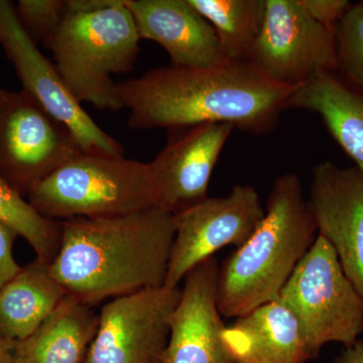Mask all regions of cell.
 Here are the masks:
<instances>
[{
    "label": "cell",
    "mask_w": 363,
    "mask_h": 363,
    "mask_svg": "<svg viewBox=\"0 0 363 363\" xmlns=\"http://www.w3.org/2000/svg\"><path fill=\"white\" fill-rule=\"evenodd\" d=\"M319 235L330 243L363 298V173L323 162L313 168L308 200Z\"/></svg>",
    "instance_id": "obj_12"
},
{
    "label": "cell",
    "mask_w": 363,
    "mask_h": 363,
    "mask_svg": "<svg viewBox=\"0 0 363 363\" xmlns=\"http://www.w3.org/2000/svg\"><path fill=\"white\" fill-rule=\"evenodd\" d=\"M50 264L35 257L0 288V340L32 335L67 297Z\"/></svg>",
    "instance_id": "obj_19"
},
{
    "label": "cell",
    "mask_w": 363,
    "mask_h": 363,
    "mask_svg": "<svg viewBox=\"0 0 363 363\" xmlns=\"http://www.w3.org/2000/svg\"><path fill=\"white\" fill-rule=\"evenodd\" d=\"M99 314L67 296L32 335L14 342L13 363H86Z\"/></svg>",
    "instance_id": "obj_18"
},
{
    "label": "cell",
    "mask_w": 363,
    "mask_h": 363,
    "mask_svg": "<svg viewBox=\"0 0 363 363\" xmlns=\"http://www.w3.org/2000/svg\"><path fill=\"white\" fill-rule=\"evenodd\" d=\"M61 240L50 264L67 296L89 306L164 286L175 215L160 207L60 221Z\"/></svg>",
    "instance_id": "obj_2"
},
{
    "label": "cell",
    "mask_w": 363,
    "mask_h": 363,
    "mask_svg": "<svg viewBox=\"0 0 363 363\" xmlns=\"http://www.w3.org/2000/svg\"><path fill=\"white\" fill-rule=\"evenodd\" d=\"M247 63L276 84L298 88L317 74L337 72L335 32L313 20L298 0H266Z\"/></svg>",
    "instance_id": "obj_8"
},
{
    "label": "cell",
    "mask_w": 363,
    "mask_h": 363,
    "mask_svg": "<svg viewBox=\"0 0 363 363\" xmlns=\"http://www.w3.org/2000/svg\"><path fill=\"white\" fill-rule=\"evenodd\" d=\"M180 288L145 289L112 298L99 313L86 363H162Z\"/></svg>",
    "instance_id": "obj_10"
},
{
    "label": "cell",
    "mask_w": 363,
    "mask_h": 363,
    "mask_svg": "<svg viewBox=\"0 0 363 363\" xmlns=\"http://www.w3.org/2000/svg\"><path fill=\"white\" fill-rule=\"evenodd\" d=\"M218 269L216 259L210 257L184 279L162 363H235L222 339L226 326L217 307Z\"/></svg>",
    "instance_id": "obj_14"
},
{
    "label": "cell",
    "mask_w": 363,
    "mask_h": 363,
    "mask_svg": "<svg viewBox=\"0 0 363 363\" xmlns=\"http://www.w3.org/2000/svg\"><path fill=\"white\" fill-rule=\"evenodd\" d=\"M70 130L33 97L0 88V179L28 198L35 186L83 154Z\"/></svg>",
    "instance_id": "obj_7"
},
{
    "label": "cell",
    "mask_w": 363,
    "mask_h": 363,
    "mask_svg": "<svg viewBox=\"0 0 363 363\" xmlns=\"http://www.w3.org/2000/svg\"><path fill=\"white\" fill-rule=\"evenodd\" d=\"M334 363H363V341L358 340L354 345L346 348Z\"/></svg>",
    "instance_id": "obj_26"
},
{
    "label": "cell",
    "mask_w": 363,
    "mask_h": 363,
    "mask_svg": "<svg viewBox=\"0 0 363 363\" xmlns=\"http://www.w3.org/2000/svg\"><path fill=\"white\" fill-rule=\"evenodd\" d=\"M0 45L14 67L23 90L45 112L65 125L85 154L124 157L118 140L98 126L74 97L18 21L16 6L0 0Z\"/></svg>",
    "instance_id": "obj_9"
},
{
    "label": "cell",
    "mask_w": 363,
    "mask_h": 363,
    "mask_svg": "<svg viewBox=\"0 0 363 363\" xmlns=\"http://www.w3.org/2000/svg\"><path fill=\"white\" fill-rule=\"evenodd\" d=\"M0 223L25 238L38 259L52 264L60 247L61 223L42 216L26 198L0 179Z\"/></svg>",
    "instance_id": "obj_21"
},
{
    "label": "cell",
    "mask_w": 363,
    "mask_h": 363,
    "mask_svg": "<svg viewBox=\"0 0 363 363\" xmlns=\"http://www.w3.org/2000/svg\"><path fill=\"white\" fill-rule=\"evenodd\" d=\"M338 70L363 93V1L352 4L335 28Z\"/></svg>",
    "instance_id": "obj_22"
},
{
    "label": "cell",
    "mask_w": 363,
    "mask_h": 363,
    "mask_svg": "<svg viewBox=\"0 0 363 363\" xmlns=\"http://www.w3.org/2000/svg\"><path fill=\"white\" fill-rule=\"evenodd\" d=\"M26 200L42 216L56 221L157 207L150 162L85 152L40 182Z\"/></svg>",
    "instance_id": "obj_5"
},
{
    "label": "cell",
    "mask_w": 363,
    "mask_h": 363,
    "mask_svg": "<svg viewBox=\"0 0 363 363\" xmlns=\"http://www.w3.org/2000/svg\"><path fill=\"white\" fill-rule=\"evenodd\" d=\"M235 363H241V362H235Z\"/></svg>",
    "instance_id": "obj_28"
},
{
    "label": "cell",
    "mask_w": 363,
    "mask_h": 363,
    "mask_svg": "<svg viewBox=\"0 0 363 363\" xmlns=\"http://www.w3.org/2000/svg\"><path fill=\"white\" fill-rule=\"evenodd\" d=\"M297 88L272 82L247 62L207 68L161 67L116 83L133 130L229 124L250 133H271Z\"/></svg>",
    "instance_id": "obj_1"
},
{
    "label": "cell",
    "mask_w": 363,
    "mask_h": 363,
    "mask_svg": "<svg viewBox=\"0 0 363 363\" xmlns=\"http://www.w3.org/2000/svg\"><path fill=\"white\" fill-rule=\"evenodd\" d=\"M18 236L11 227L0 223V288L21 269L13 255V245Z\"/></svg>",
    "instance_id": "obj_25"
},
{
    "label": "cell",
    "mask_w": 363,
    "mask_h": 363,
    "mask_svg": "<svg viewBox=\"0 0 363 363\" xmlns=\"http://www.w3.org/2000/svg\"><path fill=\"white\" fill-rule=\"evenodd\" d=\"M321 117L333 140L363 173V93L336 72L317 74L293 93L288 109Z\"/></svg>",
    "instance_id": "obj_17"
},
{
    "label": "cell",
    "mask_w": 363,
    "mask_h": 363,
    "mask_svg": "<svg viewBox=\"0 0 363 363\" xmlns=\"http://www.w3.org/2000/svg\"><path fill=\"white\" fill-rule=\"evenodd\" d=\"M317 235L300 177H277L257 228L219 267L216 301L221 316H243L277 300Z\"/></svg>",
    "instance_id": "obj_3"
},
{
    "label": "cell",
    "mask_w": 363,
    "mask_h": 363,
    "mask_svg": "<svg viewBox=\"0 0 363 363\" xmlns=\"http://www.w3.org/2000/svg\"><path fill=\"white\" fill-rule=\"evenodd\" d=\"M298 4L318 23L335 32L352 4L347 0H298Z\"/></svg>",
    "instance_id": "obj_24"
},
{
    "label": "cell",
    "mask_w": 363,
    "mask_h": 363,
    "mask_svg": "<svg viewBox=\"0 0 363 363\" xmlns=\"http://www.w3.org/2000/svg\"><path fill=\"white\" fill-rule=\"evenodd\" d=\"M140 39L161 45L178 68L228 63L213 26L189 0H125Z\"/></svg>",
    "instance_id": "obj_15"
},
{
    "label": "cell",
    "mask_w": 363,
    "mask_h": 363,
    "mask_svg": "<svg viewBox=\"0 0 363 363\" xmlns=\"http://www.w3.org/2000/svg\"><path fill=\"white\" fill-rule=\"evenodd\" d=\"M18 21L35 45L44 44L56 30L66 13L63 0H20L16 6Z\"/></svg>",
    "instance_id": "obj_23"
},
{
    "label": "cell",
    "mask_w": 363,
    "mask_h": 363,
    "mask_svg": "<svg viewBox=\"0 0 363 363\" xmlns=\"http://www.w3.org/2000/svg\"><path fill=\"white\" fill-rule=\"evenodd\" d=\"M278 300L297 319L312 359L330 342L351 347L362 333L363 298L344 274L335 250L319 234Z\"/></svg>",
    "instance_id": "obj_6"
},
{
    "label": "cell",
    "mask_w": 363,
    "mask_h": 363,
    "mask_svg": "<svg viewBox=\"0 0 363 363\" xmlns=\"http://www.w3.org/2000/svg\"><path fill=\"white\" fill-rule=\"evenodd\" d=\"M213 26L230 62H247L264 23L266 0H189Z\"/></svg>",
    "instance_id": "obj_20"
},
{
    "label": "cell",
    "mask_w": 363,
    "mask_h": 363,
    "mask_svg": "<svg viewBox=\"0 0 363 363\" xmlns=\"http://www.w3.org/2000/svg\"><path fill=\"white\" fill-rule=\"evenodd\" d=\"M222 339L235 362L305 363L312 359L300 325L278 298L236 318Z\"/></svg>",
    "instance_id": "obj_16"
},
{
    "label": "cell",
    "mask_w": 363,
    "mask_h": 363,
    "mask_svg": "<svg viewBox=\"0 0 363 363\" xmlns=\"http://www.w3.org/2000/svg\"><path fill=\"white\" fill-rule=\"evenodd\" d=\"M264 215L257 189L236 185L225 197H208L175 215L176 233L164 286L179 288L182 279L227 245L240 247Z\"/></svg>",
    "instance_id": "obj_11"
},
{
    "label": "cell",
    "mask_w": 363,
    "mask_h": 363,
    "mask_svg": "<svg viewBox=\"0 0 363 363\" xmlns=\"http://www.w3.org/2000/svg\"><path fill=\"white\" fill-rule=\"evenodd\" d=\"M14 342L0 340V363H13V350Z\"/></svg>",
    "instance_id": "obj_27"
},
{
    "label": "cell",
    "mask_w": 363,
    "mask_h": 363,
    "mask_svg": "<svg viewBox=\"0 0 363 363\" xmlns=\"http://www.w3.org/2000/svg\"><path fill=\"white\" fill-rule=\"evenodd\" d=\"M233 130L223 123L169 130L166 147L150 162L157 207L177 215L209 197L215 164Z\"/></svg>",
    "instance_id": "obj_13"
},
{
    "label": "cell",
    "mask_w": 363,
    "mask_h": 363,
    "mask_svg": "<svg viewBox=\"0 0 363 363\" xmlns=\"http://www.w3.org/2000/svg\"><path fill=\"white\" fill-rule=\"evenodd\" d=\"M140 40L125 0H68L63 20L43 45L80 104L117 111L123 108L112 75L133 70Z\"/></svg>",
    "instance_id": "obj_4"
}]
</instances>
